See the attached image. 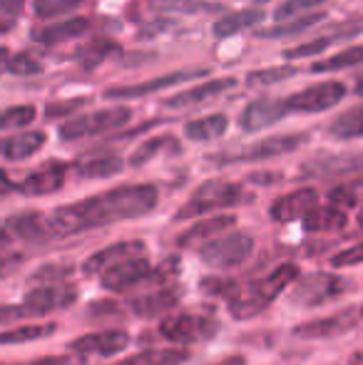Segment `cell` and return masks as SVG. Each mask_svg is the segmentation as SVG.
<instances>
[{
	"mask_svg": "<svg viewBox=\"0 0 363 365\" xmlns=\"http://www.w3.org/2000/svg\"><path fill=\"white\" fill-rule=\"evenodd\" d=\"M157 197L160 194L152 184H125V187L110 189V192L97 194V197L55 209L48 217V226L55 239V236L80 234L85 229L105 226L112 221L137 219L157 207Z\"/></svg>",
	"mask_w": 363,
	"mask_h": 365,
	"instance_id": "cell-1",
	"label": "cell"
},
{
	"mask_svg": "<svg viewBox=\"0 0 363 365\" xmlns=\"http://www.w3.org/2000/svg\"><path fill=\"white\" fill-rule=\"evenodd\" d=\"M299 279V269L294 264H281L262 281H254L249 286H239V291L229 298V313L234 318H252L262 313L269 303L279 296L289 284Z\"/></svg>",
	"mask_w": 363,
	"mask_h": 365,
	"instance_id": "cell-2",
	"label": "cell"
},
{
	"mask_svg": "<svg viewBox=\"0 0 363 365\" xmlns=\"http://www.w3.org/2000/svg\"><path fill=\"white\" fill-rule=\"evenodd\" d=\"M132 120V110L130 107H110V110H100L92 112V115H80L75 120L65 122L60 127V137L65 142H75L83 140V137L92 135H105V132H115L120 127H125Z\"/></svg>",
	"mask_w": 363,
	"mask_h": 365,
	"instance_id": "cell-3",
	"label": "cell"
},
{
	"mask_svg": "<svg viewBox=\"0 0 363 365\" xmlns=\"http://www.w3.org/2000/svg\"><path fill=\"white\" fill-rule=\"evenodd\" d=\"M247 199L244 189L239 184H229V182H207L194 192V197L180 209L177 219H189V217H199V214L214 212V209H224V207H237Z\"/></svg>",
	"mask_w": 363,
	"mask_h": 365,
	"instance_id": "cell-4",
	"label": "cell"
},
{
	"mask_svg": "<svg viewBox=\"0 0 363 365\" xmlns=\"http://www.w3.org/2000/svg\"><path fill=\"white\" fill-rule=\"evenodd\" d=\"M254 249V241L244 231H234L227 236H217V239L207 241L199 249V256L207 261L209 266L217 269H234V266L244 264Z\"/></svg>",
	"mask_w": 363,
	"mask_h": 365,
	"instance_id": "cell-5",
	"label": "cell"
},
{
	"mask_svg": "<svg viewBox=\"0 0 363 365\" xmlns=\"http://www.w3.org/2000/svg\"><path fill=\"white\" fill-rule=\"evenodd\" d=\"M346 97V85L336 80H326V82H316V85L306 87V90L296 92L286 100L289 112H326L331 107H336L341 100Z\"/></svg>",
	"mask_w": 363,
	"mask_h": 365,
	"instance_id": "cell-6",
	"label": "cell"
},
{
	"mask_svg": "<svg viewBox=\"0 0 363 365\" xmlns=\"http://www.w3.org/2000/svg\"><path fill=\"white\" fill-rule=\"evenodd\" d=\"M349 289L341 276L334 274H309L294 286V293H291V301L299 303V306H321L326 301H334L341 293Z\"/></svg>",
	"mask_w": 363,
	"mask_h": 365,
	"instance_id": "cell-7",
	"label": "cell"
},
{
	"mask_svg": "<svg viewBox=\"0 0 363 365\" xmlns=\"http://www.w3.org/2000/svg\"><path fill=\"white\" fill-rule=\"evenodd\" d=\"M219 326L209 318L194 316V313H180V316L167 318L160 326V333L172 343H194V341H209Z\"/></svg>",
	"mask_w": 363,
	"mask_h": 365,
	"instance_id": "cell-8",
	"label": "cell"
},
{
	"mask_svg": "<svg viewBox=\"0 0 363 365\" xmlns=\"http://www.w3.org/2000/svg\"><path fill=\"white\" fill-rule=\"evenodd\" d=\"M309 140L306 135H281V137H269V140H262L257 145L247 147L244 152L232 154V157H222L219 162H262V159H272V157H281V154H289L294 149H299L304 142Z\"/></svg>",
	"mask_w": 363,
	"mask_h": 365,
	"instance_id": "cell-9",
	"label": "cell"
},
{
	"mask_svg": "<svg viewBox=\"0 0 363 365\" xmlns=\"http://www.w3.org/2000/svg\"><path fill=\"white\" fill-rule=\"evenodd\" d=\"M359 316L361 311H341V313H334L329 318H319V321H309L304 326L294 328V336L296 338H309V341H321V338H339L344 333H349L351 328H356L359 323Z\"/></svg>",
	"mask_w": 363,
	"mask_h": 365,
	"instance_id": "cell-10",
	"label": "cell"
},
{
	"mask_svg": "<svg viewBox=\"0 0 363 365\" xmlns=\"http://www.w3.org/2000/svg\"><path fill=\"white\" fill-rule=\"evenodd\" d=\"M140 256H145V244H142V241H120V244H112V246H107V249L92 254L83 264V274H88V276L105 274V271L112 269L115 264L140 259Z\"/></svg>",
	"mask_w": 363,
	"mask_h": 365,
	"instance_id": "cell-11",
	"label": "cell"
},
{
	"mask_svg": "<svg viewBox=\"0 0 363 365\" xmlns=\"http://www.w3.org/2000/svg\"><path fill=\"white\" fill-rule=\"evenodd\" d=\"M194 75H207V70H202V73H194V70H177V73H167L162 77H155V80L140 82V85L110 87V90L105 92V97H110V100H132V97H147V95H152V92L167 90V87H175V85H180V82L192 80Z\"/></svg>",
	"mask_w": 363,
	"mask_h": 365,
	"instance_id": "cell-12",
	"label": "cell"
},
{
	"mask_svg": "<svg viewBox=\"0 0 363 365\" xmlns=\"http://www.w3.org/2000/svg\"><path fill=\"white\" fill-rule=\"evenodd\" d=\"M319 207V194L316 189L304 187V189H296L291 194H284L272 204V219L274 221H294V219H306L314 209Z\"/></svg>",
	"mask_w": 363,
	"mask_h": 365,
	"instance_id": "cell-13",
	"label": "cell"
},
{
	"mask_svg": "<svg viewBox=\"0 0 363 365\" xmlns=\"http://www.w3.org/2000/svg\"><path fill=\"white\" fill-rule=\"evenodd\" d=\"M289 107L286 100H274V97H259V100L249 102L247 110L242 112V127L247 132H262L267 127L276 125L284 120Z\"/></svg>",
	"mask_w": 363,
	"mask_h": 365,
	"instance_id": "cell-14",
	"label": "cell"
},
{
	"mask_svg": "<svg viewBox=\"0 0 363 365\" xmlns=\"http://www.w3.org/2000/svg\"><path fill=\"white\" fill-rule=\"evenodd\" d=\"M152 274V264L140 256V259H130L122 261V264H115L112 269H107L102 274V286L107 291H127L132 286L142 284L145 279H150Z\"/></svg>",
	"mask_w": 363,
	"mask_h": 365,
	"instance_id": "cell-15",
	"label": "cell"
},
{
	"mask_svg": "<svg viewBox=\"0 0 363 365\" xmlns=\"http://www.w3.org/2000/svg\"><path fill=\"white\" fill-rule=\"evenodd\" d=\"M65 174H68V164L65 162H48L45 167H40L38 172L28 174V177L18 184V192L28 194V197L53 194L65 184Z\"/></svg>",
	"mask_w": 363,
	"mask_h": 365,
	"instance_id": "cell-16",
	"label": "cell"
},
{
	"mask_svg": "<svg viewBox=\"0 0 363 365\" xmlns=\"http://www.w3.org/2000/svg\"><path fill=\"white\" fill-rule=\"evenodd\" d=\"M130 336L125 331H100V333H90L83 336L78 341L70 343V351L80 353V356H115V353L125 351Z\"/></svg>",
	"mask_w": 363,
	"mask_h": 365,
	"instance_id": "cell-17",
	"label": "cell"
},
{
	"mask_svg": "<svg viewBox=\"0 0 363 365\" xmlns=\"http://www.w3.org/2000/svg\"><path fill=\"white\" fill-rule=\"evenodd\" d=\"M78 298V289L70 284H55V286H38V289L28 291L25 296V306H30L33 311H38L40 316L58 308H68L70 303H75Z\"/></svg>",
	"mask_w": 363,
	"mask_h": 365,
	"instance_id": "cell-18",
	"label": "cell"
},
{
	"mask_svg": "<svg viewBox=\"0 0 363 365\" xmlns=\"http://www.w3.org/2000/svg\"><path fill=\"white\" fill-rule=\"evenodd\" d=\"M234 85H237V80H234V77L209 80V82H204V85H197V87H192V90H184V92H180V95L170 97V100H165V105L172 107V110H180V107H192V105H202V102L212 100V97L224 95V92L232 90Z\"/></svg>",
	"mask_w": 363,
	"mask_h": 365,
	"instance_id": "cell-19",
	"label": "cell"
},
{
	"mask_svg": "<svg viewBox=\"0 0 363 365\" xmlns=\"http://www.w3.org/2000/svg\"><path fill=\"white\" fill-rule=\"evenodd\" d=\"M180 298H182V289L170 286V289H157L152 293H145V296L135 298V301H130V308L142 318H155V316L167 313L170 308H175Z\"/></svg>",
	"mask_w": 363,
	"mask_h": 365,
	"instance_id": "cell-20",
	"label": "cell"
},
{
	"mask_svg": "<svg viewBox=\"0 0 363 365\" xmlns=\"http://www.w3.org/2000/svg\"><path fill=\"white\" fill-rule=\"evenodd\" d=\"M8 229H10V234L18 236L20 241H28V244H45L48 239H53V231H50V226H48V217H40V214H35V212L10 217Z\"/></svg>",
	"mask_w": 363,
	"mask_h": 365,
	"instance_id": "cell-21",
	"label": "cell"
},
{
	"mask_svg": "<svg viewBox=\"0 0 363 365\" xmlns=\"http://www.w3.org/2000/svg\"><path fill=\"white\" fill-rule=\"evenodd\" d=\"M88 28H90L88 18H70V20L58 23V25H50V28L35 30L33 38L43 45H60V43H68V40L80 38Z\"/></svg>",
	"mask_w": 363,
	"mask_h": 365,
	"instance_id": "cell-22",
	"label": "cell"
},
{
	"mask_svg": "<svg viewBox=\"0 0 363 365\" xmlns=\"http://www.w3.org/2000/svg\"><path fill=\"white\" fill-rule=\"evenodd\" d=\"M43 145H45V132H23V135H13L0 142V152H3L5 159L20 162V159L33 157Z\"/></svg>",
	"mask_w": 363,
	"mask_h": 365,
	"instance_id": "cell-23",
	"label": "cell"
},
{
	"mask_svg": "<svg viewBox=\"0 0 363 365\" xmlns=\"http://www.w3.org/2000/svg\"><path fill=\"white\" fill-rule=\"evenodd\" d=\"M262 20H264V13L259 8L229 13L214 23V35H217V38H232V35L242 33V30H249V28H254V25H259Z\"/></svg>",
	"mask_w": 363,
	"mask_h": 365,
	"instance_id": "cell-24",
	"label": "cell"
},
{
	"mask_svg": "<svg viewBox=\"0 0 363 365\" xmlns=\"http://www.w3.org/2000/svg\"><path fill=\"white\" fill-rule=\"evenodd\" d=\"M237 221H234V217H212V219H204V221H197V224L192 226L189 231H184V234L180 236V246H192L197 244V241H212L217 239V234H222V231H227L229 226H234Z\"/></svg>",
	"mask_w": 363,
	"mask_h": 365,
	"instance_id": "cell-25",
	"label": "cell"
},
{
	"mask_svg": "<svg viewBox=\"0 0 363 365\" xmlns=\"http://www.w3.org/2000/svg\"><path fill=\"white\" fill-rule=\"evenodd\" d=\"M229 127V120L227 115L217 112V115H209V117H202V120H194V122H187L184 125V135L194 142H209V140H217L227 132Z\"/></svg>",
	"mask_w": 363,
	"mask_h": 365,
	"instance_id": "cell-26",
	"label": "cell"
},
{
	"mask_svg": "<svg viewBox=\"0 0 363 365\" xmlns=\"http://www.w3.org/2000/svg\"><path fill=\"white\" fill-rule=\"evenodd\" d=\"M184 361H189V353L182 348H150V351L125 358L117 365H180Z\"/></svg>",
	"mask_w": 363,
	"mask_h": 365,
	"instance_id": "cell-27",
	"label": "cell"
},
{
	"mask_svg": "<svg viewBox=\"0 0 363 365\" xmlns=\"http://www.w3.org/2000/svg\"><path fill=\"white\" fill-rule=\"evenodd\" d=\"M117 53H120V45L117 43H112V40H107V38H92L90 43L80 45L75 58H78V63L83 65V68L92 70L105 63L110 55H117Z\"/></svg>",
	"mask_w": 363,
	"mask_h": 365,
	"instance_id": "cell-28",
	"label": "cell"
},
{
	"mask_svg": "<svg viewBox=\"0 0 363 365\" xmlns=\"http://www.w3.org/2000/svg\"><path fill=\"white\" fill-rule=\"evenodd\" d=\"M122 169V157L117 154H92V157L78 162V174L85 179H105Z\"/></svg>",
	"mask_w": 363,
	"mask_h": 365,
	"instance_id": "cell-29",
	"label": "cell"
},
{
	"mask_svg": "<svg viewBox=\"0 0 363 365\" xmlns=\"http://www.w3.org/2000/svg\"><path fill=\"white\" fill-rule=\"evenodd\" d=\"M55 323H25V326L10 328V331L0 333V346H15V343H30L48 338L55 333Z\"/></svg>",
	"mask_w": 363,
	"mask_h": 365,
	"instance_id": "cell-30",
	"label": "cell"
},
{
	"mask_svg": "<svg viewBox=\"0 0 363 365\" xmlns=\"http://www.w3.org/2000/svg\"><path fill=\"white\" fill-rule=\"evenodd\" d=\"M346 226V214L336 207H316L304 219L306 231H339Z\"/></svg>",
	"mask_w": 363,
	"mask_h": 365,
	"instance_id": "cell-31",
	"label": "cell"
},
{
	"mask_svg": "<svg viewBox=\"0 0 363 365\" xmlns=\"http://www.w3.org/2000/svg\"><path fill=\"white\" fill-rule=\"evenodd\" d=\"M329 132L339 140H359V137H363V105L336 117L331 122Z\"/></svg>",
	"mask_w": 363,
	"mask_h": 365,
	"instance_id": "cell-32",
	"label": "cell"
},
{
	"mask_svg": "<svg viewBox=\"0 0 363 365\" xmlns=\"http://www.w3.org/2000/svg\"><path fill=\"white\" fill-rule=\"evenodd\" d=\"M356 65H363V45L346 48V50H341V53L331 55V58L321 60V63L314 65V73H334V70L356 68Z\"/></svg>",
	"mask_w": 363,
	"mask_h": 365,
	"instance_id": "cell-33",
	"label": "cell"
},
{
	"mask_svg": "<svg viewBox=\"0 0 363 365\" xmlns=\"http://www.w3.org/2000/svg\"><path fill=\"white\" fill-rule=\"evenodd\" d=\"M324 20V13H306V15H299V18H291L289 23H281L276 28H269V30H262V38H286V35H296V33H304V30L314 28L316 23Z\"/></svg>",
	"mask_w": 363,
	"mask_h": 365,
	"instance_id": "cell-34",
	"label": "cell"
},
{
	"mask_svg": "<svg viewBox=\"0 0 363 365\" xmlns=\"http://www.w3.org/2000/svg\"><path fill=\"white\" fill-rule=\"evenodd\" d=\"M351 169H363V157H331L324 162H314L304 169L311 177H329L336 172H351Z\"/></svg>",
	"mask_w": 363,
	"mask_h": 365,
	"instance_id": "cell-35",
	"label": "cell"
},
{
	"mask_svg": "<svg viewBox=\"0 0 363 365\" xmlns=\"http://www.w3.org/2000/svg\"><path fill=\"white\" fill-rule=\"evenodd\" d=\"M354 35V30H349V33H336V35H329V38H316V40H311V43H301V45H296V48H289V50H284V55L289 60H296V58H309V55H319V53H324L326 48H331L334 43H339V40H344V38H351Z\"/></svg>",
	"mask_w": 363,
	"mask_h": 365,
	"instance_id": "cell-36",
	"label": "cell"
},
{
	"mask_svg": "<svg viewBox=\"0 0 363 365\" xmlns=\"http://www.w3.org/2000/svg\"><path fill=\"white\" fill-rule=\"evenodd\" d=\"M296 75V68L291 65H279V68H264V70H254L247 77V85L249 87H269L276 85V82H284L289 77Z\"/></svg>",
	"mask_w": 363,
	"mask_h": 365,
	"instance_id": "cell-37",
	"label": "cell"
},
{
	"mask_svg": "<svg viewBox=\"0 0 363 365\" xmlns=\"http://www.w3.org/2000/svg\"><path fill=\"white\" fill-rule=\"evenodd\" d=\"M165 147L167 149H180V142H177L175 137H170V135L152 137L150 142H145V145H142L135 154H132V164H135V167H142V164H147L152 157H155V154H160Z\"/></svg>",
	"mask_w": 363,
	"mask_h": 365,
	"instance_id": "cell-38",
	"label": "cell"
},
{
	"mask_svg": "<svg viewBox=\"0 0 363 365\" xmlns=\"http://www.w3.org/2000/svg\"><path fill=\"white\" fill-rule=\"evenodd\" d=\"M35 120V107L33 105H15L0 112V130H20L28 127Z\"/></svg>",
	"mask_w": 363,
	"mask_h": 365,
	"instance_id": "cell-39",
	"label": "cell"
},
{
	"mask_svg": "<svg viewBox=\"0 0 363 365\" xmlns=\"http://www.w3.org/2000/svg\"><path fill=\"white\" fill-rule=\"evenodd\" d=\"M85 0H35L33 8L38 18H55V15H65L70 10L80 8Z\"/></svg>",
	"mask_w": 363,
	"mask_h": 365,
	"instance_id": "cell-40",
	"label": "cell"
},
{
	"mask_svg": "<svg viewBox=\"0 0 363 365\" xmlns=\"http://www.w3.org/2000/svg\"><path fill=\"white\" fill-rule=\"evenodd\" d=\"M73 274V266H58V264H45L40 271H35L30 276V284H45V286H55V284H65V279Z\"/></svg>",
	"mask_w": 363,
	"mask_h": 365,
	"instance_id": "cell-41",
	"label": "cell"
},
{
	"mask_svg": "<svg viewBox=\"0 0 363 365\" xmlns=\"http://www.w3.org/2000/svg\"><path fill=\"white\" fill-rule=\"evenodd\" d=\"M321 3H326V0H286L284 5H279L274 13L276 20H291V18H299L301 13H309V10L319 8Z\"/></svg>",
	"mask_w": 363,
	"mask_h": 365,
	"instance_id": "cell-42",
	"label": "cell"
},
{
	"mask_svg": "<svg viewBox=\"0 0 363 365\" xmlns=\"http://www.w3.org/2000/svg\"><path fill=\"white\" fill-rule=\"evenodd\" d=\"M8 70L13 75H38L40 70V63L38 60H33L30 55H25V53H18V55H10V60H8Z\"/></svg>",
	"mask_w": 363,
	"mask_h": 365,
	"instance_id": "cell-43",
	"label": "cell"
},
{
	"mask_svg": "<svg viewBox=\"0 0 363 365\" xmlns=\"http://www.w3.org/2000/svg\"><path fill=\"white\" fill-rule=\"evenodd\" d=\"M88 105V97H75V100H68V102H58V105H48L45 107V117L48 120H55V117H65V115H73L78 112L80 107Z\"/></svg>",
	"mask_w": 363,
	"mask_h": 365,
	"instance_id": "cell-44",
	"label": "cell"
},
{
	"mask_svg": "<svg viewBox=\"0 0 363 365\" xmlns=\"http://www.w3.org/2000/svg\"><path fill=\"white\" fill-rule=\"evenodd\" d=\"M40 313L33 311L30 306H0V323H15L23 318H38Z\"/></svg>",
	"mask_w": 363,
	"mask_h": 365,
	"instance_id": "cell-45",
	"label": "cell"
},
{
	"mask_svg": "<svg viewBox=\"0 0 363 365\" xmlns=\"http://www.w3.org/2000/svg\"><path fill=\"white\" fill-rule=\"evenodd\" d=\"M202 289L209 291V293H217V296L232 298L234 293L239 291V284H237V281H229V279H204Z\"/></svg>",
	"mask_w": 363,
	"mask_h": 365,
	"instance_id": "cell-46",
	"label": "cell"
},
{
	"mask_svg": "<svg viewBox=\"0 0 363 365\" xmlns=\"http://www.w3.org/2000/svg\"><path fill=\"white\" fill-rule=\"evenodd\" d=\"M331 264L334 266H356V264H363V244H356L351 246V249L341 251V254H336L334 259H331Z\"/></svg>",
	"mask_w": 363,
	"mask_h": 365,
	"instance_id": "cell-47",
	"label": "cell"
},
{
	"mask_svg": "<svg viewBox=\"0 0 363 365\" xmlns=\"http://www.w3.org/2000/svg\"><path fill=\"white\" fill-rule=\"evenodd\" d=\"M331 204H339V207H354L356 197L349 192V189L339 187V189H334V192H331Z\"/></svg>",
	"mask_w": 363,
	"mask_h": 365,
	"instance_id": "cell-48",
	"label": "cell"
},
{
	"mask_svg": "<svg viewBox=\"0 0 363 365\" xmlns=\"http://www.w3.org/2000/svg\"><path fill=\"white\" fill-rule=\"evenodd\" d=\"M20 261H23V256H0V279L13 274L20 266Z\"/></svg>",
	"mask_w": 363,
	"mask_h": 365,
	"instance_id": "cell-49",
	"label": "cell"
},
{
	"mask_svg": "<svg viewBox=\"0 0 363 365\" xmlns=\"http://www.w3.org/2000/svg\"><path fill=\"white\" fill-rule=\"evenodd\" d=\"M23 5H25V0H0V13L13 18V15H20Z\"/></svg>",
	"mask_w": 363,
	"mask_h": 365,
	"instance_id": "cell-50",
	"label": "cell"
},
{
	"mask_svg": "<svg viewBox=\"0 0 363 365\" xmlns=\"http://www.w3.org/2000/svg\"><path fill=\"white\" fill-rule=\"evenodd\" d=\"M0 365H73L68 358H40L33 363H0Z\"/></svg>",
	"mask_w": 363,
	"mask_h": 365,
	"instance_id": "cell-51",
	"label": "cell"
},
{
	"mask_svg": "<svg viewBox=\"0 0 363 365\" xmlns=\"http://www.w3.org/2000/svg\"><path fill=\"white\" fill-rule=\"evenodd\" d=\"M15 189H18V184L10 182L8 174H5L3 169H0V199L8 197V194H10V192H15Z\"/></svg>",
	"mask_w": 363,
	"mask_h": 365,
	"instance_id": "cell-52",
	"label": "cell"
},
{
	"mask_svg": "<svg viewBox=\"0 0 363 365\" xmlns=\"http://www.w3.org/2000/svg\"><path fill=\"white\" fill-rule=\"evenodd\" d=\"M212 365H247V361H244L242 356H229V358H224V361L212 363Z\"/></svg>",
	"mask_w": 363,
	"mask_h": 365,
	"instance_id": "cell-53",
	"label": "cell"
},
{
	"mask_svg": "<svg viewBox=\"0 0 363 365\" xmlns=\"http://www.w3.org/2000/svg\"><path fill=\"white\" fill-rule=\"evenodd\" d=\"M8 60H10L8 48H0V70H5V68H8Z\"/></svg>",
	"mask_w": 363,
	"mask_h": 365,
	"instance_id": "cell-54",
	"label": "cell"
},
{
	"mask_svg": "<svg viewBox=\"0 0 363 365\" xmlns=\"http://www.w3.org/2000/svg\"><path fill=\"white\" fill-rule=\"evenodd\" d=\"M8 244H10V236L5 234L3 229H0V254H3V251L8 249Z\"/></svg>",
	"mask_w": 363,
	"mask_h": 365,
	"instance_id": "cell-55",
	"label": "cell"
},
{
	"mask_svg": "<svg viewBox=\"0 0 363 365\" xmlns=\"http://www.w3.org/2000/svg\"><path fill=\"white\" fill-rule=\"evenodd\" d=\"M10 28H13V20H3V18H0V33H8V30Z\"/></svg>",
	"mask_w": 363,
	"mask_h": 365,
	"instance_id": "cell-56",
	"label": "cell"
},
{
	"mask_svg": "<svg viewBox=\"0 0 363 365\" xmlns=\"http://www.w3.org/2000/svg\"><path fill=\"white\" fill-rule=\"evenodd\" d=\"M351 365H363V353H354L351 356Z\"/></svg>",
	"mask_w": 363,
	"mask_h": 365,
	"instance_id": "cell-57",
	"label": "cell"
},
{
	"mask_svg": "<svg viewBox=\"0 0 363 365\" xmlns=\"http://www.w3.org/2000/svg\"><path fill=\"white\" fill-rule=\"evenodd\" d=\"M356 92H359V95H363V77L359 80V85H356Z\"/></svg>",
	"mask_w": 363,
	"mask_h": 365,
	"instance_id": "cell-58",
	"label": "cell"
},
{
	"mask_svg": "<svg viewBox=\"0 0 363 365\" xmlns=\"http://www.w3.org/2000/svg\"><path fill=\"white\" fill-rule=\"evenodd\" d=\"M257 5H267V3H272V0H254Z\"/></svg>",
	"mask_w": 363,
	"mask_h": 365,
	"instance_id": "cell-59",
	"label": "cell"
},
{
	"mask_svg": "<svg viewBox=\"0 0 363 365\" xmlns=\"http://www.w3.org/2000/svg\"><path fill=\"white\" fill-rule=\"evenodd\" d=\"M359 226H361V229H363V212L359 214Z\"/></svg>",
	"mask_w": 363,
	"mask_h": 365,
	"instance_id": "cell-60",
	"label": "cell"
},
{
	"mask_svg": "<svg viewBox=\"0 0 363 365\" xmlns=\"http://www.w3.org/2000/svg\"><path fill=\"white\" fill-rule=\"evenodd\" d=\"M361 316H363V308H361Z\"/></svg>",
	"mask_w": 363,
	"mask_h": 365,
	"instance_id": "cell-61",
	"label": "cell"
}]
</instances>
